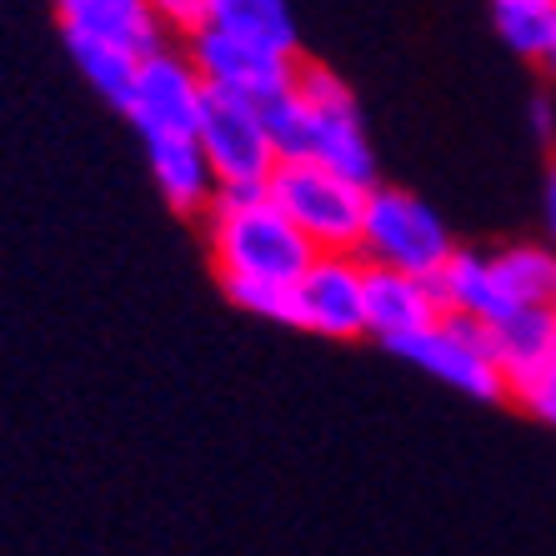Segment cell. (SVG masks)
<instances>
[{"label":"cell","mask_w":556,"mask_h":556,"mask_svg":"<svg viewBox=\"0 0 556 556\" xmlns=\"http://www.w3.org/2000/svg\"><path fill=\"white\" fill-rule=\"evenodd\" d=\"M206 251L220 276V291L261 321L296 326V281L316 261V247L291 226L276 195L220 191L206 216Z\"/></svg>","instance_id":"6da1fadb"},{"label":"cell","mask_w":556,"mask_h":556,"mask_svg":"<svg viewBox=\"0 0 556 556\" xmlns=\"http://www.w3.org/2000/svg\"><path fill=\"white\" fill-rule=\"evenodd\" d=\"M266 121H271L281 161H311V166L341 170L351 181L376 186L371 130H366V116L356 105V91L337 71L301 65L296 91L281 96L276 105H266Z\"/></svg>","instance_id":"7a4b0ae2"},{"label":"cell","mask_w":556,"mask_h":556,"mask_svg":"<svg viewBox=\"0 0 556 556\" xmlns=\"http://www.w3.org/2000/svg\"><path fill=\"white\" fill-rule=\"evenodd\" d=\"M51 5L65 51L105 105L126 101L136 65L166 46V30L146 0H51Z\"/></svg>","instance_id":"3957f363"},{"label":"cell","mask_w":556,"mask_h":556,"mask_svg":"<svg viewBox=\"0 0 556 556\" xmlns=\"http://www.w3.org/2000/svg\"><path fill=\"white\" fill-rule=\"evenodd\" d=\"M266 191L291 216V226L316 247V256L362 251V226L366 206H371V186L366 181H351L341 170L311 166V161H281Z\"/></svg>","instance_id":"277c9868"},{"label":"cell","mask_w":556,"mask_h":556,"mask_svg":"<svg viewBox=\"0 0 556 556\" xmlns=\"http://www.w3.org/2000/svg\"><path fill=\"white\" fill-rule=\"evenodd\" d=\"M356 256L381 271H406V276H431L456 256V241L446 231L437 206H427L416 191L402 186H371V206H366L362 226V251Z\"/></svg>","instance_id":"5b68a950"},{"label":"cell","mask_w":556,"mask_h":556,"mask_svg":"<svg viewBox=\"0 0 556 556\" xmlns=\"http://www.w3.org/2000/svg\"><path fill=\"white\" fill-rule=\"evenodd\" d=\"M211 91L195 61L176 46H161L151 51L136 76H130L126 101L116 105L121 116L136 126L141 141H166V136H201V121H206Z\"/></svg>","instance_id":"8992f818"},{"label":"cell","mask_w":556,"mask_h":556,"mask_svg":"<svg viewBox=\"0 0 556 556\" xmlns=\"http://www.w3.org/2000/svg\"><path fill=\"white\" fill-rule=\"evenodd\" d=\"M186 55L195 61L211 96H231V101H251V105H276L281 96L296 91L301 80L296 51L256 46V40L226 36V30L211 26H201L186 40Z\"/></svg>","instance_id":"52a82bcc"},{"label":"cell","mask_w":556,"mask_h":556,"mask_svg":"<svg viewBox=\"0 0 556 556\" xmlns=\"http://www.w3.org/2000/svg\"><path fill=\"white\" fill-rule=\"evenodd\" d=\"M201 151H206L220 191H261V186H271L276 166H281L266 105L231 101V96H211L206 121H201Z\"/></svg>","instance_id":"ba28073f"},{"label":"cell","mask_w":556,"mask_h":556,"mask_svg":"<svg viewBox=\"0 0 556 556\" xmlns=\"http://www.w3.org/2000/svg\"><path fill=\"white\" fill-rule=\"evenodd\" d=\"M396 356H402V362H412L416 371L437 376L441 387H452V391H462V396H471V402H502V396H506L492 331H486V326H477V321L441 316V321H431L421 337L402 341V346H396Z\"/></svg>","instance_id":"9c48e42d"},{"label":"cell","mask_w":556,"mask_h":556,"mask_svg":"<svg viewBox=\"0 0 556 556\" xmlns=\"http://www.w3.org/2000/svg\"><path fill=\"white\" fill-rule=\"evenodd\" d=\"M366 266L356 251H326L296 281V331L326 341L366 337Z\"/></svg>","instance_id":"30bf717a"},{"label":"cell","mask_w":556,"mask_h":556,"mask_svg":"<svg viewBox=\"0 0 556 556\" xmlns=\"http://www.w3.org/2000/svg\"><path fill=\"white\" fill-rule=\"evenodd\" d=\"M441 296L431 276H406V271H381L371 266L366 276V337L387 341L391 351L402 341L421 337L431 321H441Z\"/></svg>","instance_id":"8fae6325"},{"label":"cell","mask_w":556,"mask_h":556,"mask_svg":"<svg viewBox=\"0 0 556 556\" xmlns=\"http://www.w3.org/2000/svg\"><path fill=\"white\" fill-rule=\"evenodd\" d=\"M141 146H146V170L155 181V195L176 216H206L211 201L220 195V186L211 176L201 136H166V141H141Z\"/></svg>","instance_id":"7c38bea8"},{"label":"cell","mask_w":556,"mask_h":556,"mask_svg":"<svg viewBox=\"0 0 556 556\" xmlns=\"http://www.w3.org/2000/svg\"><path fill=\"white\" fill-rule=\"evenodd\" d=\"M437 296H441V311L446 316H462V321H477V326H502L521 311H511L506 301L502 281H496V266H492V251H462L446 261L437 271Z\"/></svg>","instance_id":"4fadbf2b"},{"label":"cell","mask_w":556,"mask_h":556,"mask_svg":"<svg viewBox=\"0 0 556 556\" xmlns=\"http://www.w3.org/2000/svg\"><path fill=\"white\" fill-rule=\"evenodd\" d=\"M492 346H496V366H502L506 396H511V391L527 387L531 376L552 362V351H556V306L521 311V316H511V321L492 326Z\"/></svg>","instance_id":"5bb4252c"},{"label":"cell","mask_w":556,"mask_h":556,"mask_svg":"<svg viewBox=\"0 0 556 556\" xmlns=\"http://www.w3.org/2000/svg\"><path fill=\"white\" fill-rule=\"evenodd\" d=\"M492 266L511 311L556 306V247H546V241H511V247L492 251Z\"/></svg>","instance_id":"9a60e30c"},{"label":"cell","mask_w":556,"mask_h":556,"mask_svg":"<svg viewBox=\"0 0 556 556\" xmlns=\"http://www.w3.org/2000/svg\"><path fill=\"white\" fill-rule=\"evenodd\" d=\"M206 26L226 36L296 51V11L291 0H206Z\"/></svg>","instance_id":"2e32d148"},{"label":"cell","mask_w":556,"mask_h":556,"mask_svg":"<svg viewBox=\"0 0 556 556\" xmlns=\"http://www.w3.org/2000/svg\"><path fill=\"white\" fill-rule=\"evenodd\" d=\"M492 30L521 61L556 55V0H492Z\"/></svg>","instance_id":"e0dca14e"},{"label":"cell","mask_w":556,"mask_h":556,"mask_svg":"<svg viewBox=\"0 0 556 556\" xmlns=\"http://www.w3.org/2000/svg\"><path fill=\"white\" fill-rule=\"evenodd\" d=\"M511 396H517V406H521L527 416H536L542 427L556 431V351H552V362H546L542 371L531 376L527 387L511 391Z\"/></svg>","instance_id":"ac0fdd59"},{"label":"cell","mask_w":556,"mask_h":556,"mask_svg":"<svg viewBox=\"0 0 556 556\" xmlns=\"http://www.w3.org/2000/svg\"><path fill=\"white\" fill-rule=\"evenodd\" d=\"M151 5V15L161 21V30L166 36H186L191 40L195 30L206 26V0H146Z\"/></svg>","instance_id":"d6986e66"},{"label":"cell","mask_w":556,"mask_h":556,"mask_svg":"<svg viewBox=\"0 0 556 556\" xmlns=\"http://www.w3.org/2000/svg\"><path fill=\"white\" fill-rule=\"evenodd\" d=\"M542 226H546V247H556V166L546 176V195H542Z\"/></svg>","instance_id":"ffe728a7"},{"label":"cell","mask_w":556,"mask_h":556,"mask_svg":"<svg viewBox=\"0 0 556 556\" xmlns=\"http://www.w3.org/2000/svg\"><path fill=\"white\" fill-rule=\"evenodd\" d=\"M546 71H552V76H556V55H552V61H546Z\"/></svg>","instance_id":"44dd1931"}]
</instances>
